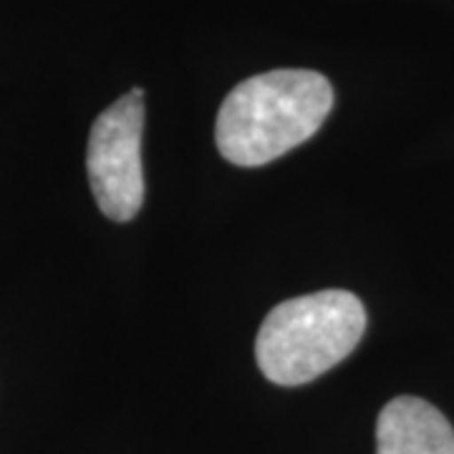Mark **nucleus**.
Listing matches in <instances>:
<instances>
[{
  "instance_id": "1",
  "label": "nucleus",
  "mask_w": 454,
  "mask_h": 454,
  "mask_svg": "<svg viewBox=\"0 0 454 454\" xmlns=\"http://www.w3.org/2000/svg\"><path fill=\"white\" fill-rule=\"evenodd\" d=\"M333 106L331 82L309 68H276L240 82L223 101L215 142L227 162L262 167L309 142Z\"/></svg>"
},
{
  "instance_id": "2",
  "label": "nucleus",
  "mask_w": 454,
  "mask_h": 454,
  "mask_svg": "<svg viewBox=\"0 0 454 454\" xmlns=\"http://www.w3.org/2000/svg\"><path fill=\"white\" fill-rule=\"evenodd\" d=\"M366 309L354 293L318 291L278 303L255 339V358L265 379L301 387L331 372L358 346Z\"/></svg>"
},
{
  "instance_id": "3",
  "label": "nucleus",
  "mask_w": 454,
  "mask_h": 454,
  "mask_svg": "<svg viewBox=\"0 0 454 454\" xmlns=\"http://www.w3.org/2000/svg\"><path fill=\"white\" fill-rule=\"evenodd\" d=\"M142 98V89H131L127 97L116 98L106 112L98 114L89 134V184L101 212L116 223H129L145 202Z\"/></svg>"
},
{
  "instance_id": "4",
  "label": "nucleus",
  "mask_w": 454,
  "mask_h": 454,
  "mask_svg": "<svg viewBox=\"0 0 454 454\" xmlns=\"http://www.w3.org/2000/svg\"><path fill=\"white\" fill-rule=\"evenodd\" d=\"M376 454H454L452 424L424 399H391L376 422Z\"/></svg>"
}]
</instances>
